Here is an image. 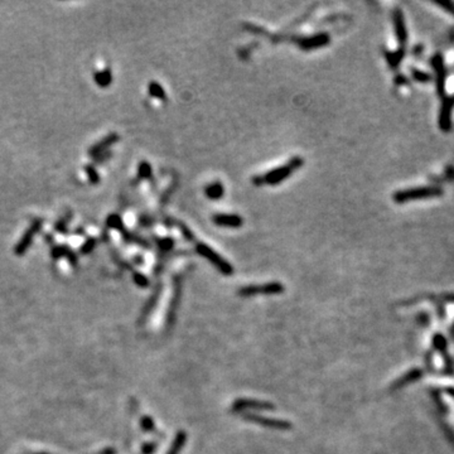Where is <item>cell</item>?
<instances>
[{
	"mask_svg": "<svg viewBox=\"0 0 454 454\" xmlns=\"http://www.w3.org/2000/svg\"><path fill=\"white\" fill-rule=\"evenodd\" d=\"M304 164V159H302L300 157H294V158L290 159L288 161V164L281 165V167L275 168V169L269 170L268 173L264 174V176H255L252 178V183L257 187H260V185L264 184H269V185H275L281 183L283 181H285L287 178H289L292 174L295 172L296 169L302 167Z\"/></svg>",
	"mask_w": 454,
	"mask_h": 454,
	"instance_id": "1",
	"label": "cell"
},
{
	"mask_svg": "<svg viewBox=\"0 0 454 454\" xmlns=\"http://www.w3.org/2000/svg\"><path fill=\"white\" fill-rule=\"evenodd\" d=\"M196 250H197L198 254L202 255L204 257H206L207 260L211 261V263H212L213 265H215L216 268H217V269L222 272V274H225V275L232 274V272H233L232 266L227 263L225 259H222V257L220 256V255H218L215 250H212V249L209 248L208 245H206V244H204V242H198L197 245H196Z\"/></svg>",
	"mask_w": 454,
	"mask_h": 454,
	"instance_id": "2",
	"label": "cell"
},
{
	"mask_svg": "<svg viewBox=\"0 0 454 454\" xmlns=\"http://www.w3.org/2000/svg\"><path fill=\"white\" fill-rule=\"evenodd\" d=\"M42 226H43L42 218H36V220L30 224V226L28 227L27 231L24 232L22 239L19 240V242L17 244V246H15L14 252L17 256H23V255L27 252V250L30 248L32 242H33V239H34V236H36V233L41 231Z\"/></svg>",
	"mask_w": 454,
	"mask_h": 454,
	"instance_id": "3",
	"label": "cell"
},
{
	"mask_svg": "<svg viewBox=\"0 0 454 454\" xmlns=\"http://www.w3.org/2000/svg\"><path fill=\"white\" fill-rule=\"evenodd\" d=\"M331 42V38L327 33H318L316 36L308 37V38H303L296 41L298 45L304 51H311V49H316V48L326 47L328 43Z\"/></svg>",
	"mask_w": 454,
	"mask_h": 454,
	"instance_id": "4",
	"label": "cell"
},
{
	"mask_svg": "<svg viewBox=\"0 0 454 454\" xmlns=\"http://www.w3.org/2000/svg\"><path fill=\"white\" fill-rule=\"evenodd\" d=\"M119 139H120V137H119V135L116 134V133H110V134H108L105 137H102L101 140L97 141L96 144H93L92 147L89 148V152H87V154H89L90 157H93V158H95V157L100 156L101 153L108 152L109 148L113 147L114 144H116L117 141H119Z\"/></svg>",
	"mask_w": 454,
	"mask_h": 454,
	"instance_id": "5",
	"label": "cell"
},
{
	"mask_svg": "<svg viewBox=\"0 0 454 454\" xmlns=\"http://www.w3.org/2000/svg\"><path fill=\"white\" fill-rule=\"evenodd\" d=\"M213 224L220 227L239 228L244 225V220L239 215H227V213H216L212 217Z\"/></svg>",
	"mask_w": 454,
	"mask_h": 454,
	"instance_id": "6",
	"label": "cell"
},
{
	"mask_svg": "<svg viewBox=\"0 0 454 454\" xmlns=\"http://www.w3.org/2000/svg\"><path fill=\"white\" fill-rule=\"evenodd\" d=\"M438 194V191L433 188H419L414 189V191H408V192H401L395 196V200L397 202H403V201L411 200V198H419V197H429V196H435Z\"/></svg>",
	"mask_w": 454,
	"mask_h": 454,
	"instance_id": "7",
	"label": "cell"
},
{
	"mask_svg": "<svg viewBox=\"0 0 454 454\" xmlns=\"http://www.w3.org/2000/svg\"><path fill=\"white\" fill-rule=\"evenodd\" d=\"M51 255L53 259H60V257H67L69 264L76 265L77 264V255L71 250L67 245H58L54 246L51 251Z\"/></svg>",
	"mask_w": 454,
	"mask_h": 454,
	"instance_id": "8",
	"label": "cell"
},
{
	"mask_svg": "<svg viewBox=\"0 0 454 454\" xmlns=\"http://www.w3.org/2000/svg\"><path fill=\"white\" fill-rule=\"evenodd\" d=\"M283 287H281L280 284L278 283H272V284H268L265 287H248L241 289V293L244 295H249V294H256V293H265L268 294H274V293H279L281 292Z\"/></svg>",
	"mask_w": 454,
	"mask_h": 454,
	"instance_id": "9",
	"label": "cell"
},
{
	"mask_svg": "<svg viewBox=\"0 0 454 454\" xmlns=\"http://www.w3.org/2000/svg\"><path fill=\"white\" fill-rule=\"evenodd\" d=\"M93 81L101 89H106L113 82V72L110 68H105L102 71H97L93 73Z\"/></svg>",
	"mask_w": 454,
	"mask_h": 454,
	"instance_id": "10",
	"label": "cell"
},
{
	"mask_svg": "<svg viewBox=\"0 0 454 454\" xmlns=\"http://www.w3.org/2000/svg\"><path fill=\"white\" fill-rule=\"evenodd\" d=\"M206 197L212 201H217L220 198L224 197L225 194V187L221 182H213L208 184L204 189Z\"/></svg>",
	"mask_w": 454,
	"mask_h": 454,
	"instance_id": "11",
	"label": "cell"
},
{
	"mask_svg": "<svg viewBox=\"0 0 454 454\" xmlns=\"http://www.w3.org/2000/svg\"><path fill=\"white\" fill-rule=\"evenodd\" d=\"M148 92H149V95L152 96V97H154V99L161 100V101H164V100L167 99V95H165V91L164 89H163V86L159 85L158 82H156V81L149 82V85H148Z\"/></svg>",
	"mask_w": 454,
	"mask_h": 454,
	"instance_id": "12",
	"label": "cell"
},
{
	"mask_svg": "<svg viewBox=\"0 0 454 454\" xmlns=\"http://www.w3.org/2000/svg\"><path fill=\"white\" fill-rule=\"evenodd\" d=\"M153 176V168L150 163L147 160H143L137 165V177L140 180H150Z\"/></svg>",
	"mask_w": 454,
	"mask_h": 454,
	"instance_id": "13",
	"label": "cell"
},
{
	"mask_svg": "<svg viewBox=\"0 0 454 454\" xmlns=\"http://www.w3.org/2000/svg\"><path fill=\"white\" fill-rule=\"evenodd\" d=\"M106 225H108L109 228H114V230L123 231L124 232L123 220H121V217L117 213H113V215L109 216L108 220H106Z\"/></svg>",
	"mask_w": 454,
	"mask_h": 454,
	"instance_id": "14",
	"label": "cell"
},
{
	"mask_svg": "<svg viewBox=\"0 0 454 454\" xmlns=\"http://www.w3.org/2000/svg\"><path fill=\"white\" fill-rule=\"evenodd\" d=\"M85 173H86L87 178L90 181L91 184H99L100 183V174L97 173L96 168L92 164H89L85 167Z\"/></svg>",
	"mask_w": 454,
	"mask_h": 454,
	"instance_id": "15",
	"label": "cell"
},
{
	"mask_svg": "<svg viewBox=\"0 0 454 454\" xmlns=\"http://www.w3.org/2000/svg\"><path fill=\"white\" fill-rule=\"evenodd\" d=\"M395 24H396L397 36L401 39V42H405V27H404V22L399 12H396V14H395Z\"/></svg>",
	"mask_w": 454,
	"mask_h": 454,
	"instance_id": "16",
	"label": "cell"
},
{
	"mask_svg": "<svg viewBox=\"0 0 454 454\" xmlns=\"http://www.w3.org/2000/svg\"><path fill=\"white\" fill-rule=\"evenodd\" d=\"M95 246H96V239H93V237H89V239L84 242V245L81 246L80 252L82 255L90 254L91 251L95 249Z\"/></svg>",
	"mask_w": 454,
	"mask_h": 454,
	"instance_id": "17",
	"label": "cell"
},
{
	"mask_svg": "<svg viewBox=\"0 0 454 454\" xmlns=\"http://www.w3.org/2000/svg\"><path fill=\"white\" fill-rule=\"evenodd\" d=\"M69 217H72V215L67 216V217H62L61 220H58V221L56 222V225H54V230L60 233H66L67 224H68V221H69Z\"/></svg>",
	"mask_w": 454,
	"mask_h": 454,
	"instance_id": "18",
	"label": "cell"
},
{
	"mask_svg": "<svg viewBox=\"0 0 454 454\" xmlns=\"http://www.w3.org/2000/svg\"><path fill=\"white\" fill-rule=\"evenodd\" d=\"M110 157H113V153L109 152V150H108V152L101 153L100 156L95 157V164H101V163H105V161L108 160V159L110 158Z\"/></svg>",
	"mask_w": 454,
	"mask_h": 454,
	"instance_id": "19",
	"label": "cell"
},
{
	"mask_svg": "<svg viewBox=\"0 0 454 454\" xmlns=\"http://www.w3.org/2000/svg\"><path fill=\"white\" fill-rule=\"evenodd\" d=\"M134 280H135V283L137 284V285H141V287H145V285H148L147 278H145L144 275H141L140 272H135V274H134Z\"/></svg>",
	"mask_w": 454,
	"mask_h": 454,
	"instance_id": "20",
	"label": "cell"
},
{
	"mask_svg": "<svg viewBox=\"0 0 454 454\" xmlns=\"http://www.w3.org/2000/svg\"><path fill=\"white\" fill-rule=\"evenodd\" d=\"M159 246H160L163 250H169V249H172V246H173V240H170V239L159 240Z\"/></svg>",
	"mask_w": 454,
	"mask_h": 454,
	"instance_id": "21",
	"label": "cell"
},
{
	"mask_svg": "<svg viewBox=\"0 0 454 454\" xmlns=\"http://www.w3.org/2000/svg\"><path fill=\"white\" fill-rule=\"evenodd\" d=\"M43 454H45V453H43Z\"/></svg>",
	"mask_w": 454,
	"mask_h": 454,
	"instance_id": "22",
	"label": "cell"
}]
</instances>
